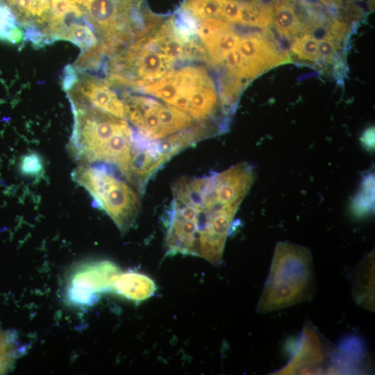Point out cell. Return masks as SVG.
<instances>
[{
	"label": "cell",
	"mask_w": 375,
	"mask_h": 375,
	"mask_svg": "<svg viewBox=\"0 0 375 375\" xmlns=\"http://www.w3.org/2000/svg\"><path fill=\"white\" fill-rule=\"evenodd\" d=\"M172 192L173 199L165 219V255H190L220 264L241 203L218 204L201 177L183 178L173 185Z\"/></svg>",
	"instance_id": "obj_1"
},
{
	"label": "cell",
	"mask_w": 375,
	"mask_h": 375,
	"mask_svg": "<svg viewBox=\"0 0 375 375\" xmlns=\"http://www.w3.org/2000/svg\"><path fill=\"white\" fill-rule=\"evenodd\" d=\"M74 124L69 148L87 164L100 163L117 169L128 180L135 153L133 129L122 118L69 98Z\"/></svg>",
	"instance_id": "obj_2"
},
{
	"label": "cell",
	"mask_w": 375,
	"mask_h": 375,
	"mask_svg": "<svg viewBox=\"0 0 375 375\" xmlns=\"http://www.w3.org/2000/svg\"><path fill=\"white\" fill-rule=\"evenodd\" d=\"M313 267L308 248L277 242L256 312L269 313L311 300L316 292Z\"/></svg>",
	"instance_id": "obj_3"
},
{
	"label": "cell",
	"mask_w": 375,
	"mask_h": 375,
	"mask_svg": "<svg viewBox=\"0 0 375 375\" xmlns=\"http://www.w3.org/2000/svg\"><path fill=\"white\" fill-rule=\"evenodd\" d=\"M96 33L103 53H113L160 22L145 0H74Z\"/></svg>",
	"instance_id": "obj_4"
},
{
	"label": "cell",
	"mask_w": 375,
	"mask_h": 375,
	"mask_svg": "<svg viewBox=\"0 0 375 375\" xmlns=\"http://www.w3.org/2000/svg\"><path fill=\"white\" fill-rule=\"evenodd\" d=\"M118 174H121L115 168L98 163L79 166L72 176L90 194L97 207L104 210L120 231L124 233L137 220L140 199L135 189L117 176Z\"/></svg>",
	"instance_id": "obj_5"
},
{
	"label": "cell",
	"mask_w": 375,
	"mask_h": 375,
	"mask_svg": "<svg viewBox=\"0 0 375 375\" xmlns=\"http://www.w3.org/2000/svg\"><path fill=\"white\" fill-rule=\"evenodd\" d=\"M141 89L197 120L210 117L217 104L214 84L202 67L188 66L169 70L160 79Z\"/></svg>",
	"instance_id": "obj_6"
},
{
	"label": "cell",
	"mask_w": 375,
	"mask_h": 375,
	"mask_svg": "<svg viewBox=\"0 0 375 375\" xmlns=\"http://www.w3.org/2000/svg\"><path fill=\"white\" fill-rule=\"evenodd\" d=\"M125 117L146 140H162L189 128L193 118L169 105L143 96H128L124 103Z\"/></svg>",
	"instance_id": "obj_7"
},
{
	"label": "cell",
	"mask_w": 375,
	"mask_h": 375,
	"mask_svg": "<svg viewBox=\"0 0 375 375\" xmlns=\"http://www.w3.org/2000/svg\"><path fill=\"white\" fill-rule=\"evenodd\" d=\"M288 364L274 374H335L338 347L324 338L310 322L301 332Z\"/></svg>",
	"instance_id": "obj_8"
},
{
	"label": "cell",
	"mask_w": 375,
	"mask_h": 375,
	"mask_svg": "<svg viewBox=\"0 0 375 375\" xmlns=\"http://www.w3.org/2000/svg\"><path fill=\"white\" fill-rule=\"evenodd\" d=\"M119 267L110 260L85 262L70 274L65 287V300L72 306L85 307L96 303L101 294L111 292Z\"/></svg>",
	"instance_id": "obj_9"
},
{
	"label": "cell",
	"mask_w": 375,
	"mask_h": 375,
	"mask_svg": "<svg viewBox=\"0 0 375 375\" xmlns=\"http://www.w3.org/2000/svg\"><path fill=\"white\" fill-rule=\"evenodd\" d=\"M238 49L244 62L238 78L249 83L264 71L285 62L288 58L272 42L258 36L240 38Z\"/></svg>",
	"instance_id": "obj_10"
},
{
	"label": "cell",
	"mask_w": 375,
	"mask_h": 375,
	"mask_svg": "<svg viewBox=\"0 0 375 375\" xmlns=\"http://www.w3.org/2000/svg\"><path fill=\"white\" fill-rule=\"evenodd\" d=\"M69 97L80 100L103 112L125 118L124 103L110 88L107 81L83 76L69 90Z\"/></svg>",
	"instance_id": "obj_11"
},
{
	"label": "cell",
	"mask_w": 375,
	"mask_h": 375,
	"mask_svg": "<svg viewBox=\"0 0 375 375\" xmlns=\"http://www.w3.org/2000/svg\"><path fill=\"white\" fill-rule=\"evenodd\" d=\"M156 290V283L149 276L135 272H121L112 283L111 292L140 302L153 296Z\"/></svg>",
	"instance_id": "obj_12"
},
{
	"label": "cell",
	"mask_w": 375,
	"mask_h": 375,
	"mask_svg": "<svg viewBox=\"0 0 375 375\" xmlns=\"http://www.w3.org/2000/svg\"><path fill=\"white\" fill-rule=\"evenodd\" d=\"M13 11L25 28L35 27L44 33L51 13L50 0H1Z\"/></svg>",
	"instance_id": "obj_13"
},
{
	"label": "cell",
	"mask_w": 375,
	"mask_h": 375,
	"mask_svg": "<svg viewBox=\"0 0 375 375\" xmlns=\"http://www.w3.org/2000/svg\"><path fill=\"white\" fill-rule=\"evenodd\" d=\"M374 251H372L358 266L353 287V295L356 302L370 310H374Z\"/></svg>",
	"instance_id": "obj_14"
},
{
	"label": "cell",
	"mask_w": 375,
	"mask_h": 375,
	"mask_svg": "<svg viewBox=\"0 0 375 375\" xmlns=\"http://www.w3.org/2000/svg\"><path fill=\"white\" fill-rule=\"evenodd\" d=\"M272 22L283 36L290 38L297 33L299 20L288 0H277L272 8Z\"/></svg>",
	"instance_id": "obj_15"
},
{
	"label": "cell",
	"mask_w": 375,
	"mask_h": 375,
	"mask_svg": "<svg viewBox=\"0 0 375 375\" xmlns=\"http://www.w3.org/2000/svg\"><path fill=\"white\" fill-rule=\"evenodd\" d=\"M24 352V347L13 331L0 329V374L10 371Z\"/></svg>",
	"instance_id": "obj_16"
},
{
	"label": "cell",
	"mask_w": 375,
	"mask_h": 375,
	"mask_svg": "<svg viewBox=\"0 0 375 375\" xmlns=\"http://www.w3.org/2000/svg\"><path fill=\"white\" fill-rule=\"evenodd\" d=\"M272 8L259 0L241 2L240 24L266 28L272 22Z\"/></svg>",
	"instance_id": "obj_17"
},
{
	"label": "cell",
	"mask_w": 375,
	"mask_h": 375,
	"mask_svg": "<svg viewBox=\"0 0 375 375\" xmlns=\"http://www.w3.org/2000/svg\"><path fill=\"white\" fill-rule=\"evenodd\" d=\"M223 1L224 0H186L180 10L197 21L208 18L221 19Z\"/></svg>",
	"instance_id": "obj_18"
},
{
	"label": "cell",
	"mask_w": 375,
	"mask_h": 375,
	"mask_svg": "<svg viewBox=\"0 0 375 375\" xmlns=\"http://www.w3.org/2000/svg\"><path fill=\"white\" fill-rule=\"evenodd\" d=\"M12 9L0 0V40L16 44L23 38V32Z\"/></svg>",
	"instance_id": "obj_19"
},
{
	"label": "cell",
	"mask_w": 375,
	"mask_h": 375,
	"mask_svg": "<svg viewBox=\"0 0 375 375\" xmlns=\"http://www.w3.org/2000/svg\"><path fill=\"white\" fill-rule=\"evenodd\" d=\"M318 40L311 35H305L294 40L291 51L300 58L317 61L319 58Z\"/></svg>",
	"instance_id": "obj_20"
},
{
	"label": "cell",
	"mask_w": 375,
	"mask_h": 375,
	"mask_svg": "<svg viewBox=\"0 0 375 375\" xmlns=\"http://www.w3.org/2000/svg\"><path fill=\"white\" fill-rule=\"evenodd\" d=\"M374 176H367L353 203V209L356 213L361 215L372 208L374 203Z\"/></svg>",
	"instance_id": "obj_21"
},
{
	"label": "cell",
	"mask_w": 375,
	"mask_h": 375,
	"mask_svg": "<svg viewBox=\"0 0 375 375\" xmlns=\"http://www.w3.org/2000/svg\"><path fill=\"white\" fill-rule=\"evenodd\" d=\"M43 169L42 161L36 153H30L22 157L19 162V170L26 176H37Z\"/></svg>",
	"instance_id": "obj_22"
},
{
	"label": "cell",
	"mask_w": 375,
	"mask_h": 375,
	"mask_svg": "<svg viewBox=\"0 0 375 375\" xmlns=\"http://www.w3.org/2000/svg\"><path fill=\"white\" fill-rule=\"evenodd\" d=\"M241 2L238 0H224L221 19L240 24Z\"/></svg>",
	"instance_id": "obj_23"
},
{
	"label": "cell",
	"mask_w": 375,
	"mask_h": 375,
	"mask_svg": "<svg viewBox=\"0 0 375 375\" xmlns=\"http://www.w3.org/2000/svg\"><path fill=\"white\" fill-rule=\"evenodd\" d=\"M336 42L329 37H326L318 42V51L319 58L330 62L333 58L336 50Z\"/></svg>",
	"instance_id": "obj_24"
},
{
	"label": "cell",
	"mask_w": 375,
	"mask_h": 375,
	"mask_svg": "<svg viewBox=\"0 0 375 375\" xmlns=\"http://www.w3.org/2000/svg\"><path fill=\"white\" fill-rule=\"evenodd\" d=\"M78 80L76 69L72 65H67L63 71L62 86L65 91L73 88Z\"/></svg>",
	"instance_id": "obj_25"
}]
</instances>
